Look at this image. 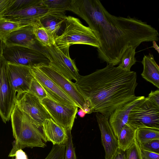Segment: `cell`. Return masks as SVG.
Masks as SVG:
<instances>
[{
    "label": "cell",
    "instance_id": "5b68a950",
    "mask_svg": "<svg viewBox=\"0 0 159 159\" xmlns=\"http://www.w3.org/2000/svg\"><path fill=\"white\" fill-rule=\"evenodd\" d=\"M114 17L128 39L130 47L136 48L143 42L159 41L157 30L146 22L129 16Z\"/></svg>",
    "mask_w": 159,
    "mask_h": 159
},
{
    "label": "cell",
    "instance_id": "8fae6325",
    "mask_svg": "<svg viewBox=\"0 0 159 159\" xmlns=\"http://www.w3.org/2000/svg\"><path fill=\"white\" fill-rule=\"evenodd\" d=\"M15 105L38 128L41 127L45 120L51 118L41 101L29 92L17 93Z\"/></svg>",
    "mask_w": 159,
    "mask_h": 159
},
{
    "label": "cell",
    "instance_id": "ffe728a7",
    "mask_svg": "<svg viewBox=\"0 0 159 159\" xmlns=\"http://www.w3.org/2000/svg\"><path fill=\"white\" fill-rule=\"evenodd\" d=\"M67 16L65 12H51L40 20L41 26L48 31L55 39L62 25L65 23Z\"/></svg>",
    "mask_w": 159,
    "mask_h": 159
},
{
    "label": "cell",
    "instance_id": "ac0fdd59",
    "mask_svg": "<svg viewBox=\"0 0 159 159\" xmlns=\"http://www.w3.org/2000/svg\"><path fill=\"white\" fill-rule=\"evenodd\" d=\"M145 98L144 96H136L134 99L117 108L111 113L109 122L116 138L127 123L131 109Z\"/></svg>",
    "mask_w": 159,
    "mask_h": 159
},
{
    "label": "cell",
    "instance_id": "4fadbf2b",
    "mask_svg": "<svg viewBox=\"0 0 159 159\" xmlns=\"http://www.w3.org/2000/svg\"><path fill=\"white\" fill-rule=\"evenodd\" d=\"M40 2L14 11H7L2 17L10 20L33 26H41L40 20L51 12Z\"/></svg>",
    "mask_w": 159,
    "mask_h": 159
},
{
    "label": "cell",
    "instance_id": "1f68e13d",
    "mask_svg": "<svg viewBox=\"0 0 159 159\" xmlns=\"http://www.w3.org/2000/svg\"><path fill=\"white\" fill-rule=\"evenodd\" d=\"M139 145L141 149L159 154V139L152 140Z\"/></svg>",
    "mask_w": 159,
    "mask_h": 159
},
{
    "label": "cell",
    "instance_id": "836d02e7",
    "mask_svg": "<svg viewBox=\"0 0 159 159\" xmlns=\"http://www.w3.org/2000/svg\"><path fill=\"white\" fill-rule=\"evenodd\" d=\"M14 0H0V18L2 17Z\"/></svg>",
    "mask_w": 159,
    "mask_h": 159
},
{
    "label": "cell",
    "instance_id": "f35d334b",
    "mask_svg": "<svg viewBox=\"0 0 159 159\" xmlns=\"http://www.w3.org/2000/svg\"><path fill=\"white\" fill-rule=\"evenodd\" d=\"M79 116L81 118L84 117L86 114V112L83 110L81 108H80V109L78 111L77 113Z\"/></svg>",
    "mask_w": 159,
    "mask_h": 159
},
{
    "label": "cell",
    "instance_id": "8d00e7d4",
    "mask_svg": "<svg viewBox=\"0 0 159 159\" xmlns=\"http://www.w3.org/2000/svg\"><path fill=\"white\" fill-rule=\"evenodd\" d=\"M13 157H15L14 159H28L26 154L22 149L16 151L13 155ZM12 159H14L13 158Z\"/></svg>",
    "mask_w": 159,
    "mask_h": 159
},
{
    "label": "cell",
    "instance_id": "7c38bea8",
    "mask_svg": "<svg viewBox=\"0 0 159 159\" xmlns=\"http://www.w3.org/2000/svg\"><path fill=\"white\" fill-rule=\"evenodd\" d=\"M41 102L51 118L57 124L66 131L71 130L78 111L77 107L65 105L48 97L43 99Z\"/></svg>",
    "mask_w": 159,
    "mask_h": 159
},
{
    "label": "cell",
    "instance_id": "cb8c5ba5",
    "mask_svg": "<svg viewBox=\"0 0 159 159\" xmlns=\"http://www.w3.org/2000/svg\"><path fill=\"white\" fill-rule=\"evenodd\" d=\"M156 139H159V129L145 127L136 129L135 139L139 144Z\"/></svg>",
    "mask_w": 159,
    "mask_h": 159
},
{
    "label": "cell",
    "instance_id": "74e56055",
    "mask_svg": "<svg viewBox=\"0 0 159 159\" xmlns=\"http://www.w3.org/2000/svg\"><path fill=\"white\" fill-rule=\"evenodd\" d=\"M5 46L4 43L0 38V60L2 56L3 50Z\"/></svg>",
    "mask_w": 159,
    "mask_h": 159
},
{
    "label": "cell",
    "instance_id": "2e32d148",
    "mask_svg": "<svg viewBox=\"0 0 159 159\" xmlns=\"http://www.w3.org/2000/svg\"><path fill=\"white\" fill-rule=\"evenodd\" d=\"M96 116L105 152V158L111 159L118 147L117 139L109 124L108 119L99 113H96Z\"/></svg>",
    "mask_w": 159,
    "mask_h": 159
},
{
    "label": "cell",
    "instance_id": "3957f363",
    "mask_svg": "<svg viewBox=\"0 0 159 159\" xmlns=\"http://www.w3.org/2000/svg\"><path fill=\"white\" fill-rule=\"evenodd\" d=\"M10 119L15 142L8 157H13L17 150L25 148H44L47 141L42 132L29 117L15 105Z\"/></svg>",
    "mask_w": 159,
    "mask_h": 159
},
{
    "label": "cell",
    "instance_id": "7402d4cb",
    "mask_svg": "<svg viewBox=\"0 0 159 159\" xmlns=\"http://www.w3.org/2000/svg\"><path fill=\"white\" fill-rule=\"evenodd\" d=\"M136 129L127 123L117 137L118 146L125 151L135 139Z\"/></svg>",
    "mask_w": 159,
    "mask_h": 159
},
{
    "label": "cell",
    "instance_id": "4316f807",
    "mask_svg": "<svg viewBox=\"0 0 159 159\" xmlns=\"http://www.w3.org/2000/svg\"><path fill=\"white\" fill-rule=\"evenodd\" d=\"M71 0H42L41 3L53 12L69 11Z\"/></svg>",
    "mask_w": 159,
    "mask_h": 159
},
{
    "label": "cell",
    "instance_id": "d4e9b609",
    "mask_svg": "<svg viewBox=\"0 0 159 159\" xmlns=\"http://www.w3.org/2000/svg\"><path fill=\"white\" fill-rule=\"evenodd\" d=\"M25 26L23 24L10 20L4 18H0V38L5 43L6 41L13 32Z\"/></svg>",
    "mask_w": 159,
    "mask_h": 159
},
{
    "label": "cell",
    "instance_id": "484cf974",
    "mask_svg": "<svg viewBox=\"0 0 159 159\" xmlns=\"http://www.w3.org/2000/svg\"><path fill=\"white\" fill-rule=\"evenodd\" d=\"M136 48L130 47L126 50L122 56L118 67L125 71H130L131 67L137 61L135 57Z\"/></svg>",
    "mask_w": 159,
    "mask_h": 159
},
{
    "label": "cell",
    "instance_id": "6da1fadb",
    "mask_svg": "<svg viewBox=\"0 0 159 159\" xmlns=\"http://www.w3.org/2000/svg\"><path fill=\"white\" fill-rule=\"evenodd\" d=\"M135 72L124 71L107 64L104 68L85 76L79 75L74 83L90 103L93 112L109 119L117 108L134 99L137 86Z\"/></svg>",
    "mask_w": 159,
    "mask_h": 159
},
{
    "label": "cell",
    "instance_id": "7a4b0ae2",
    "mask_svg": "<svg viewBox=\"0 0 159 159\" xmlns=\"http://www.w3.org/2000/svg\"><path fill=\"white\" fill-rule=\"evenodd\" d=\"M73 12L88 24L98 39V57L114 66L120 63L123 54L130 47L127 37L114 17L99 0H80Z\"/></svg>",
    "mask_w": 159,
    "mask_h": 159
},
{
    "label": "cell",
    "instance_id": "e0dca14e",
    "mask_svg": "<svg viewBox=\"0 0 159 159\" xmlns=\"http://www.w3.org/2000/svg\"><path fill=\"white\" fill-rule=\"evenodd\" d=\"M5 44L6 46H19L37 50L45 49L35 39L33 26L30 25L12 32L7 38Z\"/></svg>",
    "mask_w": 159,
    "mask_h": 159
},
{
    "label": "cell",
    "instance_id": "ba28073f",
    "mask_svg": "<svg viewBox=\"0 0 159 159\" xmlns=\"http://www.w3.org/2000/svg\"><path fill=\"white\" fill-rule=\"evenodd\" d=\"M127 123L136 129L145 127L159 129V108L145 97L131 109Z\"/></svg>",
    "mask_w": 159,
    "mask_h": 159
},
{
    "label": "cell",
    "instance_id": "603a6c76",
    "mask_svg": "<svg viewBox=\"0 0 159 159\" xmlns=\"http://www.w3.org/2000/svg\"><path fill=\"white\" fill-rule=\"evenodd\" d=\"M33 32L37 42L44 48L51 46L55 43L54 37L42 26H33Z\"/></svg>",
    "mask_w": 159,
    "mask_h": 159
},
{
    "label": "cell",
    "instance_id": "d590c367",
    "mask_svg": "<svg viewBox=\"0 0 159 159\" xmlns=\"http://www.w3.org/2000/svg\"><path fill=\"white\" fill-rule=\"evenodd\" d=\"M111 159H125V151L118 147Z\"/></svg>",
    "mask_w": 159,
    "mask_h": 159
},
{
    "label": "cell",
    "instance_id": "8992f818",
    "mask_svg": "<svg viewBox=\"0 0 159 159\" xmlns=\"http://www.w3.org/2000/svg\"><path fill=\"white\" fill-rule=\"evenodd\" d=\"M2 56L8 63L31 67L48 65L51 57L45 49L39 50L19 46H5Z\"/></svg>",
    "mask_w": 159,
    "mask_h": 159
},
{
    "label": "cell",
    "instance_id": "f546056e",
    "mask_svg": "<svg viewBox=\"0 0 159 159\" xmlns=\"http://www.w3.org/2000/svg\"><path fill=\"white\" fill-rule=\"evenodd\" d=\"M65 144L53 145L51 151L44 159H64Z\"/></svg>",
    "mask_w": 159,
    "mask_h": 159
},
{
    "label": "cell",
    "instance_id": "e575fe53",
    "mask_svg": "<svg viewBox=\"0 0 159 159\" xmlns=\"http://www.w3.org/2000/svg\"><path fill=\"white\" fill-rule=\"evenodd\" d=\"M140 149L141 159H159V154Z\"/></svg>",
    "mask_w": 159,
    "mask_h": 159
},
{
    "label": "cell",
    "instance_id": "5bb4252c",
    "mask_svg": "<svg viewBox=\"0 0 159 159\" xmlns=\"http://www.w3.org/2000/svg\"><path fill=\"white\" fill-rule=\"evenodd\" d=\"M30 69L31 73L41 85L48 97L65 105L77 107L73 101L36 66L30 67Z\"/></svg>",
    "mask_w": 159,
    "mask_h": 159
},
{
    "label": "cell",
    "instance_id": "d6a6232c",
    "mask_svg": "<svg viewBox=\"0 0 159 159\" xmlns=\"http://www.w3.org/2000/svg\"><path fill=\"white\" fill-rule=\"evenodd\" d=\"M155 107L159 108V90L151 91L146 98Z\"/></svg>",
    "mask_w": 159,
    "mask_h": 159
},
{
    "label": "cell",
    "instance_id": "44dd1931",
    "mask_svg": "<svg viewBox=\"0 0 159 159\" xmlns=\"http://www.w3.org/2000/svg\"><path fill=\"white\" fill-rule=\"evenodd\" d=\"M143 70L141 75L146 80L159 88V66L153 55L149 53L144 55L141 61Z\"/></svg>",
    "mask_w": 159,
    "mask_h": 159
},
{
    "label": "cell",
    "instance_id": "d6986e66",
    "mask_svg": "<svg viewBox=\"0 0 159 159\" xmlns=\"http://www.w3.org/2000/svg\"><path fill=\"white\" fill-rule=\"evenodd\" d=\"M41 128L47 141L53 145L65 144L67 138L66 131L52 118L45 120Z\"/></svg>",
    "mask_w": 159,
    "mask_h": 159
},
{
    "label": "cell",
    "instance_id": "277c9868",
    "mask_svg": "<svg viewBox=\"0 0 159 159\" xmlns=\"http://www.w3.org/2000/svg\"><path fill=\"white\" fill-rule=\"evenodd\" d=\"M65 27L62 34L55 39V42L59 48L70 47L74 44L91 46L97 48L100 43L92 30L84 25L79 19L67 16Z\"/></svg>",
    "mask_w": 159,
    "mask_h": 159
},
{
    "label": "cell",
    "instance_id": "9a60e30c",
    "mask_svg": "<svg viewBox=\"0 0 159 159\" xmlns=\"http://www.w3.org/2000/svg\"><path fill=\"white\" fill-rule=\"evenodd\" d=\"M7 73L11 83L16 92L28 91L34 78L30 67L7 62Z\"/></svg>",
    "mask_w": 159,
    "mask_h": 159
},
{
    "label": "cell",
    "instance_id": "f1b7e54d",
    "mask_svg": "<svg viewBox=\"0 0 159 159\" xmlns=\"http://www.w3.org/2000/svg\"><path fill=\"white\" fill-rule=\"evenodd\" d=\"M125 152V159H141L140 149L135 139Z\"/></svg>",
    "mask_w": 159,
    "mask_h": 159
},
{
    "label": "cell",
    "instance_id": "4dcf8cb0",
    "mask_svg": "<svg viewBox=\"0 0 159 159\" xmlns=\"http://www.w3.org/2000/svg\"><path fill=\"white\" fill-rule=\"evenodd\" d=\"M66 131L67 138L65 143L66 150L64 159H77L73 143L71 130Z\"/></svg>",
    "mask_w": 159,
    "mask_h": 159
},
{
    "label": "cell",
    "instance_id": "52a82bcc",
    "mask_svg": "<svg viewBox=\"0 0 159 159\" xmlns=\"http://www.w3.org/2000/svg\"><path fill=\"white\" fill-rule=\"evenodd\" d=\"M36 66L65 92L78 107L84 110L87 114L93 112V109L90 102L78 90L74 83L48 65L40 64Z\"/></svg>",
    "mask_w": 159,
    "mask_h": 159
},
{
    "label": "cell",
    "instance_id": "ab89813d",
    "mask_svg": "<svg viewBox=\"0 0 159 159\" xmlns=\"http://www.w3.org/2000/svg\"><path fill=\"white\" fill-rule=\"evenodd\" d=\"M152 42L153 45L152 47L154 48L155 49V50L157 51V52L159 53V47L157 45L156 41H152Z\"/></svg>",
    "mask_w": 159,
    "mask_h": 159
},
{
    "label": "cell",
    "instance_id": "9c48e42d",
    "mask_svg": "<svg viewBox=\"0 0 159 159\" xmlns=\"http://www.w3.org/2000/svg\"><path fill=\"white\" fill-rule=\"evenodd\" d=\"M44 48L51 57L48 65L70 81H76L80 75L74 60L70 57L69 47L59 48L55 43Z\"/></svg>",
    "mask_w": 159,
    "mask_h": 159
},
{
    "label": "cell",
    "instance_id": "83f0119b",
    "mask_svg": "<svg viewBox=\"0 0 159 159\" xmlns=\"http://www.w3.org/2000/svg\"><path fill=\"white\" fill-rule=\"evenodd\" d=\"M28 92L34 95L40 101L48 97L46 92L41 85L34 77Z\"/></svg>",
    "mask_w": 159,
    "mask_h": 159
},
{
    "label": "cell",
    "instance_id": "30bf717a",
    "mask_svg": "<svg viewBox=\"0 0 159 159\" xmlns=\"http://www.w3.org/2000/svg\"><path fill=\"white\" fill-rule=\"evenodd\" d=\"M16 93L8 76L7 62L2 56L0 60V116L5 123L10 119L15 105Z\"/></svg>",
    "mask_w": 159,
    "mask_h": 159
}]
</instances>
